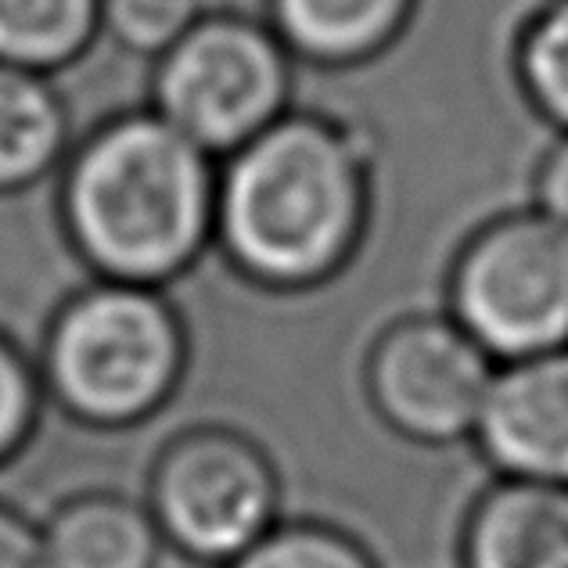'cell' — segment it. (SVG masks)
<instances>
[{"mask_svg": "<svg viewBox=\"0 0 568 568\" xmlns=\"http://www.w3.org/2000/svg\"><path fill=\"white\" fill-rule=\"evenodd\" d=\"M375 216V144L324 109H292L220 162L216 252L245 284L306 295L361 256Z\"/></svg>", "mask_w": 568, "mask_h": 568, "instance_id": "obj_1", "label": "cell"}, {"mask_svg": "<svg viewBox=\"0 0 568 568\" xmlns=\"http://www.w3.org/2000/svg\"><path fill=\"white\" fill-rule=\"evenodd\" d=\"M220 162L152 109L119 112L69 148L65 242L98 281L166 288L216 248Z\"/></svg>", "mask_w": 568, "mask_h": 568, "instance_id": "obj_2", "label": "cell"}, {"mask_svg": "<svg viewBox=\"0 0 568 568\" xmlns=\"http://www.w3.org/2000/svg\"><path fill=\"white\" fill-rule=\"evenodd\" d=\"M191 335L166 288L91 281L54 310L40 342L43 396L77 425L138 428L176 396Z\"/></svg>", "mask_w": 568, "mask_h": 568, "instance_id": "obj_3", "label": "cell"}, {"mask_svg": "<svg viewBox=\"0 0 568 568\" xmlns=\"http://www.w3.org/2000/svg\"><path fill=\"white\" fill-rule=\"evenodd\" d=\"M148 109L223 162L295 109V58L266 19L205 8L152 62Z\"/></svg>", "mask_w": 568, "mask_h": 568, "instance_id": "obj_4", "label": "cell"}, {"mask_svg": "<svg viewBox=\"0 0 568 568\" xmlns=\"http://www.w3.org/2000/svg\"><path fill=\"white\" fill-rule=\"evenodd\" d=\"M446 313L497 364L568 346V234L532 205L475 227L446 274Z\"/></svg>", "mask_w": 568, "mask_h": 568, "instance_id": "obj_5", "label": "cell"}, {"mask_svg": "<svg viewBox=\"0 0 568 568\" xmlns=\"http://www.w3.org/2000/svg\"><path fill=\"white\" fill-rule=\"evenodd\" d=\"M284 483L271 450L231 425H191L152 460L144 507L162 544L194 565L227 568L271 532Z\"/></svg>", "mask_w": 568, "mask_h": 568, "instance_id": "obj_6", "label": "cell"}, {"mask_svg": "<svg viewBox=\"0 0 568 568\" xmlns=\"http://www.w3.org/2000/svg\"><path fill=\"white\" fill-rule=\"evenodd\" d=\"M497 367L450 313H407L371 342L364 396L396 439L454 450L471 446Z\"/></svg>", "mask_w": 568, "mask_h": 568, "instance_id": "obj_7", "label": "cell"}, {"mask_svg": "<svg viewBox=\"0 0 568 568\" xmlns=\"http://www.w3.org/2000/svg\"><path fill=\"white\" fill-rule=\"evenodd\" d=\"M471 446L493 478L568 489V346L497 367Z\"/></svg>", "mask_w": 568, "mask_h": 568, "instance_id": "obj_8", "label": "cell"}, {"mask_svg": "<svg viewBox=\"0 0 568 568\" xmlns=\"http://www.w3.org/2000/svg\"><path fill=\"white\" fill-rule=\"evenodd\" d=\"M460 568H568V489L493 478L457 536Z\"/></svg>", "mask_w": 568, "mask_h": 568, "instance_id": "obj_9", "label": "cell"}, {"mask_svg": "<svg viewBox=\"0 0 568 568\" xmlns=\"http://www.w3.org/2000/svg\"><path fill=\"white\" fill-rule=\"evenodd\" d=\"M422 0H263V19L295 65L349 72L407 37Z\"/></svg>", "mask_w": 568, "mask_h": 568, "instance_id": "obj_10", "label": "cell"}, {"mask_svg": "<svg viewBox=\"0 0 568 568\" xmlns=\"http://www.w3.org/2000/svg\"><path fill=\"white\" fill-rule=\"evenodd\" d=\"M48 568H159L166 544L144 500L91 489L40 521Z\"/></svg>", "mask_w": 568, "mask_h": 568, "instance_id": "obj_11", "label": "cell"}, {"mask_svg": "<svg viewBox=\"0 0 568 568\" xmlns=\"http://www.w3.org/2000/svg\"><path fill=\"white\" fill-rule=\"evenodd\" d=\"M69 155V104L51 77L0 62V199L48 181Z\"/></svg>", "mask_w": 568, "mask_h": 568, "instance_id": "obj_12", "label": "cell"}, {"mask_svg": "<svg viewBox=\"0 0 568 568\" xmlns=\"http://www.w3.org/2000/svg\"><path fill=\"white\" fill-rule=\"evenodd\" d=\"M101 40V0H0V62L54 77Z\"/></svg>", "mask_w": 568, "mask_h": 568, "instance_id": "obj_13", "label": "cell"}, {"mask_svg": "<svg viewBox=\"0 0 568 568\" xmlns=\"http://www.w3.org/2000/svg\"><path fill=\"white\" fill-rule=\"evenodd\" d=\"M521 101L536 119L568 133V0H544L521 19L511 48Z\"/></svg>", "mask_w": 568, "mask_h": 568, "instance_id": "obj_14", "label": "cell"}, {"mask_svg": "<svg viewBox=\"0 0 568 568\" xmlns=\"http://www.w3.org/2000/svg\"><path fill=\"white\" fill-rule=\"evenodd\" d=\"M227 568H382V561L346 526L324 518H281Z\"/></svg>", "mask_w": 568, "mask_h": 568, "instance_id": "obj_15", "label": "cell"}, {"mask_svg": "<svg viewBox=\"0 0 568 568\" xmlns=\"http://www.w3.org/2000/svg\"><path fill=\"white\" fill-rule=\"evenodd\" d=\"M205 0H101V37L155 62L202 19Z\"/></svg>", "mask_w": 568, "mask_h": 568, "instance_id": "obj_16", "label": "cell"}, {"mask_svg": "<svg viewBox=\"0 0 568 568\" xmlns=\"http://www.w3.org/2000/svg\"><path fill=\"white\" fill-rule=\"evenodd\" d=\"M43 382L37 361L0 332V468L19 457L40 428Z\"/></svg>", "mask_w": 568, "mask_h": 568, "instance_id": "obj_17", "label": "cell"}, {"mask_svg": "<svg viewBox=\"0 0 568 568\" xmlns=\"http://www.w3.org/2000/svg\"><path fill=\"white\" fill-rule=\"evenodd\" d=\"M529 205L568 234V133L555 138V144L536 162Z\"/></svg>", "mask_w": 568, "mask_h": 568, "instance_id": "obj_18", "label": "cell"}, {"mask_svg": "<svg viewBox=\"0 0 568 568\" xmlns=\"http://www.w3.org/2000/svg\"><path fill=\"white\" fill-rule=\"evenodd\" d=\"M0 568H48L40 521L0 500Z\"/></svg>", "mask_w": 568, "mask_h": 568, "instance_id": "obj_19", "label": "cell"}]
</instances>
